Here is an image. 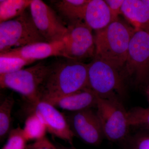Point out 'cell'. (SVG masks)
Here are the masks:
<instances>
[{"label":"cell","mask_w":149,"mask_h":149,"mask_svg":"<svg viewBox=\"0 0 149 149\" xmlns=\"http://www.w3.org/2000/svg\"><path fill=\"white\" fill-rule=\"evenodd\" d=\"M88 88V63L59 57L49 63L39 91V101L47 102Z\"/></svg>","instance_id":"obj_1"},{"label":"cell","mask_w":149,"mask_h":149,"mask_svg":"<svg viewBox=\"0 0 149 149\" xmlns=\"http://www.w3.org/2000/svg\"><path fill=\"white\" fill-rule=\"evenodd\" d=\"M135 29L118 18L94 35L95 57L108 62L121 70Z\"/></svg>","instance_id":"obj_2"},{"label":"cell","mask_w":149,"mask_h":149,"mask_svg":"<svg viewBox=\"0 0 149 149\" xmlns=\"http://www.w3.org/2000/svg\"><path fill=\"white\" fill-rule=\"evenodd\" d=\"M125 80L121 70L98 58L88 63V88L103 98L124 97Z\"/></svg>","instance_id":"obj_3"},{"label":"cell","mask_w":149,"mask_h":149,"mask_svg":"<svg viewBox=\"0 0 149 149\" xmlns=\"http://www.w3.org/2000/svg\"><path fill=\"white\" fill-rule=\"evenodd\" d=\"M29 7L15 18L0 23V54L34 43L47 42L35 26Z\"/></svg>","instance_id":"obj_4"},{"label":"cell","mask_w":149,"mask_h":149,"mask_svg":"<svg viewBox=\"0 0 149 149\" xmlns=\"http://www.w3.org/2000/svg\"><path fill=\"white\" fill-rule=\"evenodd\" d=\"M121 72L126 81L136 87L149 83V34L135 29Z\"/></svg>","instance_id":"obj_5"},{"label":"cell","mask_w":149,"mask_h":149,"mask_svg":"<svg viewBox=\"0 0 149 149\" xmlns=\"http://www.w3.org/2000/svg\"><path fill=\"white\" fill-rule=\"evenodd\" d=\"M97 114L105 139L122 143L130 134L127 111L117 97L103 98L97 96Z\"/></svg>","instance_id":"obj_6"},{"label":"cell","mask_w":149,"mask_h":149,"mask_svg":"<svg viewBox=\"0 0 149 149\" xmlns=\"http://www.w3.org/2000/svg\"><path fill=\"white\" fill-rule=\"evenodd\" d=\"M49 63L40 61L35 65L8 74H0V86L21 95L29 104L39 101V91L47 72Z\"/></svg>","instance_id":"obj_7"},{"label":"cell","mask_w":149,"mask_h":149,"mask_svg":"<svg viewBox=\"0 0 149 149\" xmlns=\"http://www.w3.org/2000/svg\"><path fill=\"white\" fill-rule=\"evenodd\" d=\"M29 8L35 26L47 42L63 40L68 29L50 6L41 0H32Z\"/></svg>","instance_id":"obj_8"},{"label":"cell","mask_w":149,"mask_h":149,"mask_svg":"<svg viewBox=\"0 0 149 149\" xmlns=\"http://www.w3.org/2000/svg\"><path fill=\"white\" fill-rule=\"evenodd\" d=\"M63 113L74 136L86 143L99 146L105 139L97 111L93 108Z\"/></svg>","instance_id":"obj_9"},{"label":"cell","mask_w":149,"mask_h":149,"mask_svg":"<svg viewBox=\"0 0 149 149\" xmlns=\"http://www.w3.org/2000/svg\"><path fill=\"white\" fill-rule=\"evenodd\" d=\"M63 41L64 57L83 62L95 54V37L93 30L84 22L68 27Z\"/></svg>","instance_id":"obj_10"},{"label":"cell","mask_w":149,"mask_h":149,"mask_svg":"<svg viewBox=\"0 0 149 149\" xmlns=\"http://www.w3.org/2000/svg\"><path fill=\"white\" fill-rule=\"evenodd\" d=\"M29 105L30 113H34L42 118L49 133L73 146L74 136L63 113L46 102L38 101Z\"/></svg>","instance_id":"obj_11"},{"label":"cell","mask_w":149,"mask_h":149,"mask_svg":"<svg viewBox=\"0 0 149 149\" xmlns=\"http://www.w3.org/2000/svg\"><path fill=\"white\" fill-rule=\"evenodd\" d=\"M0 56L16 57L34 62L49 57H64L63 40L58 42H42L31 44L0 54Z\"/></svg>","instance_id":"obj_12"},{"label":"cell","mask_w":149,"mask_h":149,"mask_svg":"<svg viewBox=\"0 0 149 149\" xmlns=\"http://www.w3.org/2000/svg\"><path fill=\"white\" fill-rule=\"evenodd\" d=\"M97 95L87 88L68 95L47 102L56 108L72 112L87 109L96 108Z\"/></svg>","instance_id":"obj_13"},{"label":"cell","mask_w":149,"mask_h":149,"mask_svg":"<svg viewBox=\"0 0 149 149\" xmlns=\"http://www.w3.org/2000/svg\"><path fill=\"white\" fill-rule=\"evenodd\" d=\"M90 0H53L49 6L67 27L84 22V14Z\"/></svg>","instance_id":"obj_14"},{"label":"cell","mask_w":149,"mask_h":149,"mask_svg":"<svg viewBox=\"0 0 149 149\" xmlns=\"http://www.w3.org/2000/svg\"><path fill=\"white\" fill-rule=\"evenodd\" d=\"M103 0H90L84 14V22L95 32L104 29L116 20Z\"/></svg>","instance_id":"obj_15"},{"label":"cell","mask_w":149,"mask_h":149,"mask_svg":"<svg viewBox=\"0 0 149 149\" xmlns=\"http://www.w3.org/2000/svg\"><path fill=\"white\" fill-rule=\"evenodd\" d=\"M121 14L134 29L149 34V7L142 0H125Z\"/></svg>","instance_id":"obj_16"},{"label":"cell","mask_w":149,"mask_h":149,"mask_svg":"<svg viewBox=\"0 0 149 149\" xmlns=\"http://www.w3.org/2000/svg\"><path fill=\"white\" fill-rule=\"evenodd\" d=\"M32 0H1L0 22L13 19L22 14L30 6Z\"/></svg>","instance_id":"obj_17"},{"label":"cell","mask_w":149,"mask_h":149,"mask_svg":"<svg viewBox=\"0 0 149 149\" xmlns=\"http://www.w3.org/2000/svg\"><path fill=\"white\" fill-rule=\"evenodd\" d=\"M23 130L27 141L43 139L47 131L42 118L34 113H30L26 118Z\"/></svg>","instance_id":"obj_18"},{"label":"cell","mask_w":149,"mask_h":149,"mask_svg":"<svg viewBox=\"0 0 149 149\" xmlns=\"http://www.w3.org/2000/svg\"><path fill=\"white\" fill-rule=\"evenodd\" d=\"M15 103L13 94L6 97L0 105V139L2 141L8 136L12 123V111Z\"/></svg>","instance_id":"obj_19"},{"label":"cell","mask_w":149,"mask_h":149,"mask_svg":"<svg viewBox=\"0 0 149 149\" xmlns=\"http://www.w3.org/2000/svg\"><path fill=\"white\" fill-rule=\"evenodd\" d=\"M128 124L130 128L136 130H149V107H136L127 111Z\"/></svg>","instance_id":"obj_20"},{"label":"cell","mask_w":149,"mask_h":149,"mask_svg":"<svg viewBox=\"0 0 149 149\" xmlns=\"http://www.w3.org/2000/svg\"><path fill=\"white\" fill-rule=\"evenodd\" d=\"M123 149H149V130H137L121 143Z\"/></svg>","instance_id":"obj_21"},{"label":"cell","mask_w":149,"mask_h":149,"mask_svg":"<svg viewBox=\"0 0 149 149\" xmlns=\"http://www.w3.org/2000/svg\"><path fill=\"white\" fill-rule=\"evenodd\" d=\"M32 63L33 62L16 57L0 56V74L16 72Z\"/></svg>","instance_id":"obj_22"},{"label":"cell","mask_w":149,"mask_h":149,"mask_svg":"<svg viewBox=\"0 0 149 149\" xmlns=\"http://www.w3.org/2000/svg\"><path fill=\"white\" fill-rule=\"evenodd\" d=\"M27 141L20 126L11 130L7 142L2 149H25Z\"/></svg>","instance_id":"obj_23"},{"label":"cell","mask_w":149,"mask_h":149,"mask_svg":"<svg viewBox=\"0 0 149 149\" xmlns=\"http://www.w3.org/2000/svg\"><path fill=\"white\" fill-rule=\"evenodd\" d=\"M25 149H57L56 145L51 142L47 137L35 141L27 145Z\"/></svg>","instance_id":"obj_24"},{"label":"cell","mask_w":149,"mask_h":149,"mask_svg":"<svg viewBox=\"0 0 149 149\" xmlns=\"http://www.w3.org/2000/svg\"><path fill=\"white\" fill-rule=\"evenodd\" d=\"M112 14L115 19L121 14V8L125 0H105Z\"/></svg>","instance_id":"obj_25"},{"label":"cell","mask_w":149,"mask_h":149,"mask_svg":"<svg viewBox=\"0 0 149 149\" xmlns=\"http://www.w3.org/2000/svg\"><path fill=\"white\" fill-rule=\"evenodd\" d=\"M56 146L57 149H76L74 148L73 146L70 147H65L64 146H62V145L58 143L56 144Z\"/></svg>","instance_id":"obj_26"},{"label":"cell","mask_w":149,"mask_h":149,"mask_svg":"<svg viewBox=\"0 0 149 149\" xmlns=\"http://www.w3.org/2000/svg\"><path fill=\"white\" fill-rule=\"evenodd\" d=\"M146 96L147 100L149 104V83L146 86Z\"/></svg>","instance_id":"obj_27"},{"label":"cell","mask_w":149,"mask_h":149,"mask_svg":"<svg viewBox=\"0 0 149 149\" xmlns=\"http://www.w3.org/2000/svg\"><path fill=\"white\" fill-rule=\"evenodd\" d=\"M142 1L149 7V0H142Z\"/></svg>","instance_id":"obj_28"}]
</instances>
